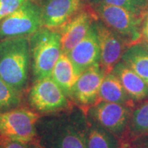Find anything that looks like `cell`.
Returning a JSON list of instances; mask_svg holds the SVG:
<instances>
[{
	"mask_svg": "<svg viewBox=\"0 0 148 148\" xmlns=\"http://www.w3.org/2000/svg\"><path fill=\"white\" fill-rule=\"evenodd\" d=\"M31 58L27 37L0 40V77L21 92L28 81Z\"/></svg>",
	"mask_w": 148,
	"mask_h": 148,
	"instance_id": "6da1fadb",
	"label": "cell"
},
{
	"mask_svg": "<svg viewBox=\"0 0 148 148\" xmlns=\"http://www.w3.org/2000/svg\"><path fill=\"white\" fill-rule=\"evenodd\" d=\"M33 74L37 79L50 76L62 53L60 33L42 27L29 39Z\"/></svg>",
	"mask_w": 148,
	"mask_h": 148,
	"instance_id": "7a4b0ae2",
	"label": "cell"
},
{
	"mask_svg": "<svg viewBox=\"0 0 148 148\" xmlns=\"http://www.w3.org/2000/svg\"><path fill=\"white\" fill-rule=\"evenodd\" d=\"M88 123L82 114L49 123L44 135L45 148H87Z\"/></svg>",
	"mask_w": 148,
	"mask_h": 148,
	"instance_id": "3957f363",
	"label": "cell"
},
{
	"mask_svg": "<svg viewBox=\"0 0 148 148\" xmlns=\"http://www.w3.org/2000/svg\"><path fill=\"white\" fill-rule=\"evenodd\" d=\"M43 27L42 8L27 0L0 21V40L32 36Z\"/></svg>",
	"mask_w": 148,
	"mask_h": 148,
	"instance_id": "277c9868",
	"label": "cell"
},
{
	"mask_svg": "<svg viewBox=\"0 0 148 148\" xmlns=\"http://www.w3.org/2000/svg\"><path fill=\"white\" fill-rule=\"evenodd\" d=\"M40 116L27 109H12L0 113V135L7 139L29 143L37 135Z\"/></svg>",
	"mask_w": 148,
	"mask_h": 148,
	"instance_id": "5b68a950",
	"label": "cell"
},
{
	"mask_svg": "<svg viewBox=\"0 0 148 148\" xmlns=\"http://www.w3.org/2000/svg\"><path fill=\"white\" fill-rule=\"evenodd\" d=\"M28 99L32 108L39 113H55L68 109L69 97L51 76L37 79L30 90Z\"/></svg>",
	"mask_w": 148,
	"mask_h": 148,
	"instance_id": "8992f818",
	"label": "cell"
},
{
	"mask_svg": "<svg viewBox=\"0 0 148 148\" xmlns=\"http://www.w3.org/2000/svg\"><path fill=\"white\" fill-rule=\"evenodd\" d=\"M95 11L107 27L120 36L136 40L140 37L143 17L126 8L106 3H95Z\"/></svg>",
	"mask_w": 148,
	"mask_h": 148,
	"instance_id": "52a82bcc",
	"label": "cell"
},
{
	"mask_svg": "<svg viewBox=\"0 0 148 148\" xmlns=\"http://www.w3.org/2000/svg\"><path fill=\"white\" fill-rule=\"evenodd\" d=\"M132 112L128 105L101 101L93 105L89 115L92 121L119 137L128 126Z\"/></svg>",
	"mask_w": 148,
	"mask_h": 148,
	"instance_id": "ba28073f",
	"label": "cell"
},
{
	"mask_svg": "<svg viewBox=\"0 0 148 148\" xmlns=\"http://www.w3.org/2000/svg\"><path fill=\"white\" fill-rule=\"evenodd\" d=\"M95 27L100 47V64L105 74H108L121 60L124 44L116 32L102 22H95Z\"/></svg>",
	"mask_w": 148,
	"mask_h": 148,
	"instance_id": "9c48e42d",
	"label": "cell"
},
{
	"mask_svg": "<svg viewBox=\"0 0 148 148\" xmlns=\"http://www.w3.org/2000/svg\"><path fill=\"white\" fill-rule=\"evenodd\" d=\"M105 75L100 63L86 69L74 85L72 92L74 101L82 106L95 105L99 99L100 87Z\"/></svg>",
	"mask_w": 148,
	"mask_h": 148,
	"instance_id": "30bf717a",
	"label": "cell"
},
{
	"mask_svg": "<svg viewBox=\"0 0 148 148\" xmlns=\"http://www.w3.org/2000/svg\"><path fill=\"white\" fill-rule=\"evenodd\" d=\"M82 0H47L42 8L43 27H62L79 11Z\"/></svg>",
	"mask_w": 148,
	"mask_h": 148,
	"instance_id": "8fae6325",
	"label": "cell"
},
{
	"mask_svg": "<svg viewBox=\"0 0 148 148\" xmlns=\"http://www.w3.org/2000/svg\"><path fill=\"white\" fill-rule=\"evenodd\" d=\"M68 55L76 69L81 73L92 65L100 63V47L95 22L86 36L69 52Z\"/></svg>",
	"mask_w": 148,
	"mask_h": 148,
	"instance_id": "7c38bea8",
	"label": "cell"
},
{
	"mask_svg": "<svg viewBox=\"0 0 148 148\" xmlns=\"http://www.w3.org/2000/svg\"><path fill=\"white\" fill-rule=\"evenodd\" d=\"M92 16L87 12H82L71 18L62 27L61 49L62 53L69 54L78 43L88 33L93 25Z\"/></svg>",
	"mask_w": 148,
	"mask_h": 148,
	"instance_id": "4fadbf2b",
	"label": "cell"
},
{
	"mask_svg": "<svg viewBox=\"0 0 148 148\" xmlns=\"http://www.w3.org/2000/svg\"><path fill=\"white\" fill-rule=\"evenodd\" d=\"M112 72L118 77L132 101H143L148 98L147 83L123 61L118 62Z\"/></svg>",
	"mask_w": 148,
	"mask_h": 148,
	"instance_id": "5bb4252c",
	"label": "cell"
},
{
	"mask_svg": "<svg viewBox=\"0 0 148 148\" xmlns=\"http://www.w3.org/2000/svg\"><path fill=\"white\" fill-rule=\"evenodd\" d=\"M81 73L76 69L68 54L62 53L50 74L53 81L60 86L68 97L72 98V92Z\"/></svg>",
	"mask_w": 148,
	"mask_h": 148,
	"instance_id": "9a60e30c",
	"label": "cell"
},
{
	"mask_svg": "<svg viewBox=\"0 0 148 148\" xmlns=\"http://www.w3.org/2000/svg\"><path fill=\"white\" fill-rule=\"evenodd\" d=\"M121 61L148 84V44L135 43L130 45L124 50Z\"/></svg>",
	"mask_w": 148,
	"mask_h": 148,
	"instance_id": "2e32d148",
	"label": "cell"
},
{
	"mask_svg": "<svg viewBox=\"0 0 148 148\" xmlns=\"http://www.w3.org/2000/svg\"><path fill=\"white\" fill-rule=\"evenodd\" d=\"M99 99L103 101L123 105H128L132 101L119 79L113 72L105 75L100 87Z\"/></svg>",
	"mask_w": 148,
	"mask_h": 148,
	"instance_id": "e0dca14e",
	"label": "cell"
},
{
	"mask_svg": "<svg viewBox=\"0 0 148 148\" xmlns=\"http://www.w3.org/2000/svg\"><path fill=\"white\" fill-rule=\"evenodd\" d=\"M130 139L137 141L148 136V101L132 112L127 126Z\"/></svg>",
	"mask_w": 148,
	"mask_h": 148,
	"instance_id": "ac0fdd59",
	"label": "cell"
},
{
	"mask_svg": "<svg viewBox=\"0 0 148 148\" xmlns=\"http://www.w3.org/2000/svg\"><path fill=\"white\" fill-rule=\"evenodd\" d=\"M87 148H118L115 136L92 121L88 124Z\"/></svg>",
	"mask_w": 148,
	"mask_h": 148,
	"instance_id": "d6986e66",
	"label": "cell"
},
{
	"mask_svg": "<svg viewBox=\"0 0 148 148\" xmlns=\"http://www.w3.org/2000/svg\"><path fill=\"white\" fill-rule=\"evenodd\" d=\"M21 92L0 77V113L15 109L21 104Z\"/></svg>",
	"mask_w": 148,
	"mask_h": 148,
	"instance_id": "ffe728a7",
	"label": "cell"
},
{
	"mask_svg": "<svg viewBox=\"0 0 148 148\" xmlns=\"http://www.w3.org/2000/svg\"><path fill=\"white\" fill-rule=\"evenodd\" d=\"M94 3H106L109 4L119 6L123 8L144 16L148 12V0H91Z\"/></svg>",
	"mask_w": 148,
	"mask_h": 148,
	"instance_id": "44dd1931",
	"label": "cell"
},
{
	"mask_svg": "<svg viewBox=\"0 0 148 148\" xmlns=\"http://www.w3.org/2000/svg\"><path fill=\"white\" fill-rule=\"evenodd\" d=\"M27 0H0V21L17 9Z\"/></svg>",
	"mask_w": 148,
	"mask_h": 148,
	"instance_id": "7402d4cb",
	"label": "cell"
},
{
	"mask_svg": "<svg viewBox=\"0 0 148 148\" xmlns=\"http://www.w3.org/2000/svg\"><path fill=\"white\" fill-rule=\"evenodd\" d=\"M1 148H31V147L28 145V143L6 138V141L3 143Z\"/></svg>",
	"mask_w": 148,
	"mask_h": 148,
	"instance_id": "603a6c76",
	"label": "cell"
},
{
	"mask_svg": "<svg viewBox=\"0 0 148 148\" xmlns=\"http://www.w3.org/2000/svg\"><path fill=\"white\" fill-rule=\"evenodd\" d=\"M143 34L144 35V36L148 40V12L147 13L146 20L144 21V25H143Z\"/></svg>",
	"mask_w": 148,
	"mask_h": 148,
	"instance_id": "cb8c5ba5",
	"label": "cell"
},
{
	"mask_svg": "<svg viewBox=\"0 0 148 148\" xmlns=\"http://www.w3.org/2000/svg\"><path fill=\"white\" fill-rule=\"evenodd\" d=\"M137 148H148V143H141Z\"/></svg>",
	"mask_w": 148,
	"mask_h": 148,
	"instance_id": "d4e9b609",
	"label": "cell"
},
{
	"mask_svg": "<svg viewBox=\"0 0 148 148\" xmlns=\"http://www.w3.org/2000/svg\"><path fill=\"white\" fill-rule=\"evenodd\" d=\"M140 140H141V143H148V136L147 137H145V138H142V139H140Z\"/></svg>",
	"mask_w": 148,
	"mask_h": 148,
	"instance_id": "484cf974",
	"label": "cell"
},
{
	"mask_svg": "<svg viewBox=\"0 0 148 148\" xmlns=\"http://www.w3.org/2000/svg\"><path fill=\"white\" fill-rule=\"evenodd\" d=\"M31 148H45L41 147V146H39V145H33L31 147Z\"/></svg>",
	"mask_w": 148,
	"mask_h": 148,
	"instance_id": "4316f807",
	"label": "cell"
},
{
	"mask_svg": "<svg viewBox=\"0 0 148 148\" xmlns=\"http://www.w3.org/2000/svg\"></svg>",
	"mask_w": 148,
	"mask_h": 148,
	"instance_id": "83f0119b",
	"label": "cell"
}]
</instances>
